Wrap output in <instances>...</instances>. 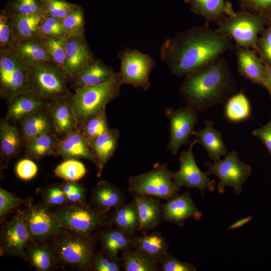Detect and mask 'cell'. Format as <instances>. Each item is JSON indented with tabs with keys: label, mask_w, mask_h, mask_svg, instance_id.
<instances>
[{
	"label": "cell",
	"mask_w": 271,
	"mask_h": 271,
	"mask_svg": "<svg viewBox=\"0 0 271 271\" xmlns=\"http://www.w3.org/2000/svg\"><path fill=\"white\" fill-rule=\"evenodd\" d=\"M235 48L230 37L217 29L213 30L206 24L180 32L167 39L160 53L171 73L183 77L210 64Z\"/></svg>",
	"instance_id": "1"
},
{
	"label": "cell",
	"mask_w": 271,
	"mask_h": 271,
	"mask_svg": "<svg viewBox=\"0 0 271 271\" xmlns=\"http://www.w3.org/2000/svg\"><path fill=\"white\" fill-rule=\"evenodd\" d=\"M184 77L179 92L186 106L197 112L223 103L236 87L228 64L222 56Z\"/></svg>",
	"instance_id": "2"
},
{
	"label": "cell",
	"mask_w": 271,
	"mask_h": 271,
	"mask_svg": "<svg viewBox=\"0 0 271 271\" xmlns=\"http://www.w3.org/2000/svg\"><path fill=\"white\" fill-rule=\"evenodd\" d=\"M97 241L96 234H85L62 227L51 240L58 268L69 266L79 270H91Z\"/></svg>",
	"instance_id": "3"
},
{
	"label": "cell",
	"mask_w": 271,
	"mask_h": 271,
	"mask_svg": "<svg viewBox=\"0 0 271 271\" xmlns=\"http://www.w3.org/2000/svg\"><path fill=\"white\" fill-rule=\"evenodd\" d=\"M27 67L29 92L37 98L50 102L73 94L68 88V75L53 61Z\"/></svg>",
	"instance_id": "4"
},
{
	"label": "cell",
	"mask_w": 271,
	"mask_h": 271,
	"mask_svg": "<svg viewBox=\"0 0 271 271\" xmlns=\"http://www.w3.org/2000/svg\"><path fill=\"white\" fill-rule=\"evenodd\" d=\"M122 84L117 74L109 81L75 91L72 98L78 126L117 98Z\"/></svg>",
	"instance_id": "5"
},
{
	"label": "cell",
	"mask_w": 271,
	"mask_h": 271,
	"mask_svg": "<svg viewBox=\"0 0 271 271\" xmlns=\"http://www.w3.org/2000/svg\"><path fill=\"white\" fill-rule=\"evenodd\" d=\"M172 174L167 163H156L150 171L128 178V191L132 196L150 195L169 200L178 195L180 190L174 184Z\"/></svg>",
	"instance_id": "6"
},
{
	"label": "cell",
	"mask_w": 271,
	"mask_h": 271,
	"mask_svg": "<svg viewBox=\"0 0 271 271\" xmlns=\"http://www.w3.org/2000/svg\"><path fill=\"white\" fill-rule=\"evenodd\" d=\"M267 22L262 16L241 10L227 16L217 29L233 39L236 46L256 51L258 35L264 31Z\"/></svg>",
	"instance_id": "7"
},
{
	"label": "cell",
	"mask_w": 271,
	"mask_h": 271,
	"mask_svg": "<svg viewBox=\"0 0 271 271\" xmlns=\"http://www.w3.org/2000/svg\"><path fill=\"white\" fill-rule=\"evenodd\" d=\"M52 212L62 227L85 234H95L108 224L109 212L98 210L87 203H68Z\"/></svg>",
	"instance_id": "8"
},
{
	"label": "cell",
	"mask_w": 271,
	"mask_h": 271,
	"mask_svg": "<svg viewBox=\"0 0 271 271\" xmlns=\"http://www.w3.org/2000/svg\"><path fill=\"white\" fill-rule=\"evenodd\" d=\"M120 67L118 75L122 84L130 85L148 90L150 75L155 62L149 55L137 49L125 48L118 52Z\"/></svg>",
	"instance_id": "9"
},
{
	"label": "cell",
	"mask_w": 271,
	"mask_h": 271,
	"mask_svg": "<svg viewBox=\"0 0 271 271\" xmlns=\"http://www.w3.org/2000/svg\"><path fill=\"white\" fill-rule=\"evenodd\" d=\"M207 174L216 175L219 180L217 190L223 193L226 186L231 187L236 194L242 192V186L252 173L251 167L240 160L236 151L228 153L223 160L211 163L207 162Z\"/></svg>",
	"instance_id": "10"
},
{
	"label": "cell",
	"mask_w": 271,
	"mask_h": 271,
	"mask_svg": "<svg viewBox=\"0 0 271 271\" xmlns=\"http://www.w3.org/2000/svg\"><path fill=\"white\" fill-rule=\"evenodd\" d=\"M28 67L13 50L0 52V96L8 100L29 92Z\"/></svg>",
	"instance_id": "11"
},
{
	"label": "cell",
	"mask_w": 271,
	"mask_h": 271,
	"mask_svg": "<svg viewBox=\"0 0 271 271\" xmlns=\"http://www.w3.org/2000/svg\"><path fill=\"white\" fill-rule=\"evenodd\" d=\"M197 144L195 139L189 144L186 151H182L179 156L180 167L176 172H173L174 184L179 189L184 187L187 189L196 188L204 195V191L210 192L215 189V182L209 179L206 172H202L197 165L193 153L194 145Z\"/></svg>",
	"instance_id": "12"
},
{
	"label": "cell",
	"mask_w": 271,
	"mask_h": 271,
	"mask_svg": "<svg viewBox=\"0 0 271 271\" xmlns=\"http://www.w3.org/2000/svg\"><path fill=\"white\" fill-rule=\"evenodd\" d=\"M165 114L170 121V137L167 148L176 156L181 146L191 142L190 137L198 123V113L186 106L178 109L168 107Z\"/></svg>",
	"instance_id": "13"
},
{
	"label": "cell",
	"mask_w": 271,
	"mask_h": 271,
	"mask_svg": "<svg viewBox=\"0 0 271 271\" xmlns=\"http://www.w3.org/2000/svg\"><path fill=\"white\" fill-rule=\"evenodd\" d=\"M32 240L22 211L18 210L2 226L0 233L1 256L23 258L26 248Z\"/></svg>",
	"instance_id": "14"
},
{
	"label": "cell",
	"mask_w": 271,
	"mask_h": 271,
	"mask_svg": "<svg viewBox=\"0 0 271 271\" xmlns=\"http://www.w3.org/2000/svg\"><path fill=\"white\" fill-rule=\"evenodd\" d=\"M22 212L32 240H51L62 227L50 209L41 202L31 204Z\"/></svg>",
	"instance_id": "15"
},
{
	"label": "cell",
	"mask_w": 271,
	"mask_h": 271,
	"mask_svg": "<svg viewBox=\"0 0 271 271\" xmlns=\"http://www.w3.org/2000/svg\"><path fill=\"white\" fill-rule=\"evenodd\" d=\"M117 72L99 59H94L75 74L68 76L69 86L76 91L83 87L105 83Z\"/></svg>",
	"instance_id": "16"
},
{
	"label": "cell",
	"mask_w": 271,
	"mask_h": 271,
	"mask_svg": "<svg viewBox=\"0 0 271 271\" xmlns=\"http://www.w3.org/2000/svg\"><path fill=\"white\" fill-rule=\"evenodd\" d=\"M202 216L189 192L179 194L162 204V220L178 226H183L185 220L188 218L198 220Z\"/></svg>",
	"instance_id": "17"
},
{
	"label": "cell",
	"mask_w": 271,
	"mask_h": 271,
	"mask_svg": "<svg viewBox=\"0 0 271 271\" xmlns=\"http://www.w3.org/2000/svg\"><path fill=\"white\" fill-rule=\"evenodd\" d=\"M72 95L50 102L47 106L53 119L55 133L59 139L78 128Z\"/></svg>",
	"instance_id": "18"
},
{
	"label": "cell",
	"mask_w": 271,
	"mask_h": 271,
	"mask_svg": "<svg viewBox=\"0 0 271 271\" xmlns=\"http://www.w3.org/2000/svg\"><path fill=\"white\" fill-rule=\"evenodd\" d=\"M57 154L58 156L64 160L85 159L97 166V161L92 152L90 142L79 128L59 139Z\"/></svg>",
	"instance_id": "19"
},
{
	"label": "cell",
	"mask_w": 271,
	"mask_h": 271,
	"mask_svg": "<svg viewBox=\"0 0 271 271\" xmlns=\"http://www.w3.org/2000/svg\"><path fill=\"white\" fill-rule=\"evenodd\" d=\"M111 225H106L96 233L101 250L114 258L119 259L118 253L133 248V237Z\"/></svg>",
	"instance_id": "20"
},
{
	"label": "cell",
	"mask_w": 271,
	"mask_h": 271,
	"mask_svg": "<svg viewBox=\"0 0 271 271\" xmlns=\"http://www.w3.org/2000/svg\"><path fill=\"white\" fill-rule=\"evenodd\" d=\"M95 59L84 36L68 37L65 46L64 70L73 75Z\"/></svg>",
	"instance_id": "21"
},
{
	"label": "cell",
	"mask_w": 271,
	"mask_h": 271,
	"mask_svg": "<svg viewBox=\"0 0 271 271\" xmlns=\"http://www.w3.org/2000/svg\"><path fill=\"white\" fill-rule=\"evenodd\" d=\"M23 146L20 127L11 124L5 117L1 118V169H7L9 162L20 154Z\"/></svg>",
	"instance_id": "22"
},
{
	"label": "cell",
	"mask_w": 271,
	"mask_h": 271,
	"mask_svg": "<svg viewBox=\"0 0 271 271\" xmlns=\"http://www.w3.org/2000/svg\"><path fill=\"white\" fill-rule=\"evenodd\" d=\"M22 259L38 271H51L58 268L51 240H32L26 248Z\"/></svg>",
	"instance_id": "23"
},
{
	"label": "cell",
	"mask_w": 271,
	"mask_h": 271,
	"mask_svg": "<svg viewBox=\"0 0 271 271\" xmlns=\"http://www.w3.org/2000/svg\"><path fill=\"white\" fill-rule=\"evenodd\" d=\"M140 221L139 231L142 234L155 229L162 221L161 199L150 195H134Z\"/></svg>",
	"instance_id": "24"
},
{
	"label": "cell",
	"mask_w": 271,
	"mask_h": 271,
	"mask_svg": "<svg viewBox=\"0 0 271 271\" xmlns=\"http://www.w3.org/2000/svg\"><path fill=\"white\" fill-rule=\"evenodd\" d=\"M19 123L23 146L43 134L55 133L53 119L47 106L34 111Z\"/></svg>",
	"instance_id": "25"
},
{
	"label": "cell",
	"mask_w": 271,
	"mask_h": 271,
	"mask_svg": "<svg viewBox=\"0 0 271 271\" xmlns=\"http://www.w3.org/2000/svg\"><path fill=\"white\" fill-rule=\"evenodd\" d=\"M124 201V195L118 188L102 180L92 188L88 203L98 210L109 212Z\"/></svg>",
	"instance_id": "26"
},
{
	"label": "cell",
	"mask_w": 271,
	"mask_h": 271,
	"mask_svg": "<svg viewBox=\"0 0 271 271\" xmlns=\"http://www.w3.org/2000/svg\"><path fill=\"white\" fill-rule=\"evenodd\" d=\"M237 71L240 75L253 83L263 86L265 66L258 57L256 52L250 48L235 46Z\"/></svg>",
	"instance_id": "27"
},
{
	"label": "cell",
	"mask_w": 271,
	"mask_h": 271,
	"mask_svg": "<svg viewBox=\"0 0 271 271\" xmlns=\"http://www.w3.org/2000/svg\"><path fill=\"white\" fill-rule=\"evenodd\" d=\"M189 3L192 12L203 18L207 24L210 22L218 25L234 12L232 5L225 0H184Z\"/></svg>",
	"instance_id": "28"
},
{
	"label": "cell",
	"mask_w": 271,
	"mask_h": 271,
	"mask_svg": "<svg viewBox=\"0 0 271 271\" xmlns=\"http://www.w3.org/2000/svg\"><path fill=\"white\" fill-rule=\"evenodd\" d=\"M7 101L8 108L5 117L10 122H20L34 111L46 107L49 103L30 92L18 95Z\"/></svg>",
	"instance_id": "29"
},
{
	"label": "cell",
	"mask_w": 271,
	"mask_h": 271,
	"mask_svg": "<svg viewBox=\"0 0 271 271\" xmlns=\"http://www.w3.org/2000/svg\"><path fill=\"white\" fill-rule=\"evenodd\" d=\"M108 224L112 225L130 234L139 231L140 221L136 201L124 202L108 213Z\"/></svg>",
	"instance_id": "30"
},
{
	"label": "cell",
	"mask_w": 271,
	"mask_h": 271,
	"mask_svg": "<svg viewBox=\"0 0 271 271\" xmlns=\"http://www.w3.org/2000/svg\"><path fill=\"white\" fill-rule=\"evenodd\" d=\"M119 138V131L116 128L109 130L90 142L92 152L97 161V177L99 178L106 164L115 153Z\"/></svg>",
	"instance_id": "31"
},
{
	"label": "cell",
	"mask_w": 271,
	"mask_h": 271,
	"mask_svg": "<svg viewBox=\"0 0 271 271\" xmlns=\"http://www.w3.org/2000/svg\"><path fill=\"white\" fill-rule=\"evenodd\" d=\"M13 51L27 66L51 60L45 40L39 36L17 43Z\"/></svg>",
	"instance_id": "32"
},
{
	"label": "cell",
	"mask_w": 271,
	"mask_h": 271,
	"mask_svg": "<svg viewBox=\"0 0 271 271\" xmlns=\"http://www.w3.org/2000/svg\"><path fill=\"white\" fill-rule=\"evenodd\" d=\"M204 128L195 131L193 135L197 144L202 146L214 162L225 156L228 152L221 133L213 126L212 121L206 120Z\"/></svg>",
	"instance_id": "33"
},
{
	"label": "cell",
	"mask_w": 271,
	"mask_h": 271,
	"mask_svg": "<svg viewBox=\"0 0 271 271\" xmlns=\"http://www.w3.org/2000/svg\"><path fill=\"white\" fill-rule=\"evenodd\" d=\"M133 248L137 249L159 263L165 259L169 252V244L164 236L159 231L133 237Z\"/></svg>",
	"instance_id": "34"
},
{
	"label": "cell",
	"mask_w": 271,
	"mask_h": 271,
	"mask_svg": "<svg viewBox=\"0 0 271 271\" xmlns=\"http://www.w3.org/2000/svg\"><path fill=\"white\" fill-rule=\"evenodd\" d=\"M59 139L55 133L43 134L24 144L26 156L33 160L39 161L47 156H58L57 145Z\"/></svg>",
	"instance_id": "35"
},
{
	"label": "cell",
	"mask_w": 271,
	"mask_h": 271,
	"mask_svg": "<svg viewBox=\"0 0 271 271\" xmlns=\"http://www.w3.org/2000/svg\"><path fill=\"white\" fill-rule=\"evenodd\" d=\"M124 271H159L160 264L143 252L133 248L121 252Z\"/></svg>",
	"instance_id": "36"
},
{
	"label": "cell",
	"mask_w": 271,
	"mask_h": 271,
	"mask_svg": "<svg viewBox=\"0 0 271 271\" xmlns=\"http://www.w3.org/2000/svg\"><path fill=\"white\" fill-rule=\"evenodd\" d=\"M42 15L11 16L16 44L38 36Z\"/></svg>",
	"instance_id": "37"
},
{
	"label": "cell",
	"mask_w": 271,
	"mask_h": 271,
	"mask_svg": "<svg viewBox=\"0 0 271 271\" xmlns=\"http://www.w3.org/2000/svg\"><path fill=\"white\" fill-rule=\"evenodd\" d=\"M224 114L229 120L235 122L246 120L250 117V102L242 91L228 99L225 106Z\"/></svg>",
	"instance_id": "38"
},
{
	"label": "cell",
	"mask_w": 271,
	"mask_h": 271,
	"mask_svg": "<svg viewBox=\"0 0 271 271\" xmlns=\"http://www.w3.org/2000/svg\"><path fill=\"white\" fill-rule=\"evenodd\" d=\"M105 111L106 108L78 126L89 142L110 128Z\"/></svg>",
	"instance_id": "39"
},
{
	"label": "cell",
	"mask_w": 271,
	"mask_h": 271,
	"mask_svg": "<svg viewBox=\"0 0 271 271\" xmlns=\"http://www.w3.org/2000/svg\"><path fill=\"white\" fill-rule=\"evenodd\" d=\"M4 9L11 16L43 15L41 0H7Z\"/></svg>",
	"instance_id": "40"
},
{
	"label": "cell",
	"mask_w": 271,
	"mask_h": 271,
	"mask_svg": "<svg viewBox=\"0 0 271 271\" xmlns=\"http://www.w3.org/2000/svg\"><path fill=\"white\" fill-rule=\"evenodd\" d=\"M55 175L66 181H78L87 173L84 165L79 160H65L54 171Z\"/></svg>",
	"instance_id": "41"
},
{
	"label": "cell",
	"mask_w": 271,
	"mask_h": 271,
	"mask_svg": "<svg viewBox=\"0 0 271 271\" xmlns=\"http://www.w3.org/2000/svg\"><path fill=\"white\" fill-rule=\"evenodd\" d=\"M62 24L68 37L84 36L85 13L82 7L77 5L63 19Z\"/></svg>",
	"instance_id": "42"
},
{
	"label": "cell",
	"mask_w": 271,
	"mask_h": 271,
	"mask_svg": "<svg viewBox=\"0 0 271 271\" xmlns=\"http://www.w3.org/2000/svg\"><path fill=\"white\" fill-rule=\"evenodd\" d=\"M41 196V202L49 208L61 207L68 204L62 183H54L39 189Z\"/></svg>",
	"instance_id": "43"
},
{
	"label": "cell",
	"mask_w": 271,
	"mask_h": 271,
	"mask_svg": "<svg viewBox=\"0 0 271 271\" xmlns=\"http://www.w3.org/2000/svg\"><path fill=\"white\" fill-rule=\"evenodd\" d=\"M11 16L5 9L0 11V52L13 50L16 45Z\"/></svg>",
	"instance_id": "44"
},
{
	"label": "cell",
	"mask_w": 271,
	"mask_h": 271,
	"mask_svg": "<svg viewBox=\"0 0 271 271\" xmlns=\"http://www.w3.org/2000/svg\"><path fill=\"white\" fill-rule=\"evenodd\" d=\"M62 20L43 15L40 22L38 36L45 39H55L65 36Z\"/></svg>",
	"instance_id": "45"
},
{
	"label": "cell",
	"mask_w": 271,
	"mask_h": 271,
	"mask_svg": "<svg viewBox=\"0 0 271 271\" xmlns=\"http://www.w3.org/2000/svg\"><path fill=\"white\" fill-rule=\"evenodd\" d=\"M31 198L23 199L0 187V220L3 222L5 217L15 209L24 205L27 207L32 204Z\"/></svg>",
	"instance_id": "46"
},
{
	"label": "cell",
	"mask_w": 271,
	"mask_h": 271,
	"mask_svg": "<svg viewBox=\"0 0 271 271\" xmlns=\"http://www.w3.org/2000/svg\"><path fill=\"white\" fill-rule=\"evenodd\" d=\"M43 15L61 20L77 5L65 0H41Z\"/></svg>",
	"instance_id": "47"
},
{
	"label": "cell",
	"mask_w": 271,
	"mask_h": 271,
	"mask_svg": "<svg viewBox=\"0 0 271 271\" xmlns=\"http://www.w3.org/2000/svg\"><path fill=\"white\" fill-rule=\"evenodd\" d=\"M121 269V258H114L102 250L95 252L91 259V270L120 271Z\"/></svg>",
	"instance_id": "48"
},
{
	"label": "cell",
	"mask_w": 271,
	"mask_h": 271,
	"mask_svg": "<svg viewBox=\"0 0 271 271\" xmlns=\"http://www.w3.org/2000/svg\"><path fill=\"white\" fill-rule=\"evenodd\" d=\"M62 183L63 191L68 203H87V189L77 181H66Z\"/></svg>",
	"instance_id": "49"
},
{
	"label": "cell",
	"mask_w": 271,
	"mask_h": 271,
	"mask_svg": "<svg viewBox=\"0 0 271 271\" xmlns=\"http://www.w3.org/2000/svg\"><path fill=\"white\" fill-rule=\"evenodd\" d=\"M68 38L65 36L58 39L45 40L51 60L63 70L65 46Z\"/></svg>",
	"instance_id": "50"
},
{
	"label": "cell",
	"mask_w": 271,
	"mask_h": 271,
	"mask_svg": "<svg viewBox=\"0 0 271 271\" xmlns=\"http://www.w3.org/2000/svg\"><path fill=\"white\" fill-rule=\"evenodd\" d=\"M242 10L271 19V0H236Z\"/></svg>",
	"instance_id": "51"
},
{
	"label": "cell",
	"mask_w": 271,
	"mask_h": 271,
	"mask_svg": "<svg viewBox=\"0 0 271 271\" xmlns=\"http://www.w3.org/2000/svg\"><path fill=\"white\" fill-rule=\"evenodd\" d=\"M256 51L259 53L264 64L271 66V19L269 20L268 27L258 39Z\"/></svg>",
	"instance_id": "52"
},
{
	"label": "cell",
	"mask_w": 271,
	"mask_h": 271,
	"mask_svg": "<svg viewBox=\"0 0 271 271\" xmlns=\"http://www.w3.org/2000/svg\"><path fill=\"white\" fill-rule=\"evenodd\" d=\"M38 171L37 165L33 160L28 158L18 161L15 167L17 176L24 181H29L34 178Z\"/></svg>",
	"instance_id": "53"
},
{
	"label": "cell",
	"mask_w": 271,
	"mask_h": 271,
	"mask_svg": "<svg viewBox=\"0 0 271 271\" xmlns=\"http://www.w3.org/2000/svg\"><path fill=\"white\" fill-rule=\"evenodd\" d=\"M196 267L180 260L169 253L160 265L161 271H196Z\"/></svg>",
	"instance_id": "54"
},
{
	"label": "cell",
	"mask_w": 271,
	"mask_h": 271,
	"mask_svg": "<svg viewBox=\"0 0 271 271\" xmlns=\"http://www.w3.org/2000/svg\"><path fill=\"white\" fill-rule=\"evenodd\" d=\"M252 134L263 143L271 156V126L266 124L254 130Z\"/></svg>",
	"instance_id": "55"
},
{
	"label": "cell",
	"mask_w": 271,
	"mask_h": 271,
	"mask_svg": "<svg viewBox=\"0 0 271 271\" xmlns=\"http://www.w3.org/2000/svg\"><path fill=\"white\" fill-rule=\"evenodd\" d=\"M265 76L264 81L263 87L266 88L271 94V66L265 64Z\"/></svg>",
	"instance_id": "56"
},
{
	"label": "cell",
	"mask_w": 271,
	"mask_h": 271,
	"mask_svg": "<svg viewBox=\"0 0 271 271\" xmlns=\"http://www.w3.org/2000/svg\"><path fill=\"white\" fill-rule=\"evenodd\" d=\"M252 219V217L250 216L241 218V219L232 224L228 227V229L230 230L239 228L251 221Z\"/></svg>",
	"instance_id": "57"
},
{
	"label": "cell",
	"mask_w": 271,
	"mask_h": 271,
	"mask_svg": "<svg viewBox=\"0 0 271 271\" xmlns=\"http://www.w3.org/2000/svg\"><path fill=\"white\" fill-rule=\"evenodd\" d=\"M270 97H271V94H270ZM266 125L271 126V119L269 121V122L266 124Z\"/></svg>",
	"instance_id": "58"
}]
</instances>
